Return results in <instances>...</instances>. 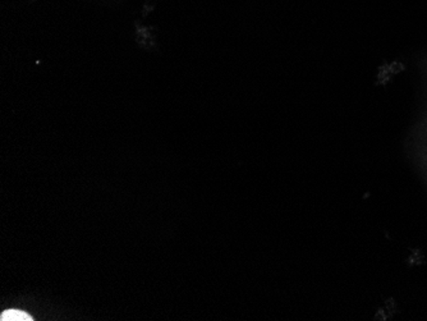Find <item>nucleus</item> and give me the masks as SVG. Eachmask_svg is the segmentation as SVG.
Masks as SVG:
<instances>
[{
  "mask_svg": "<svg viewBox=\"0 0 427 321\" xmlns=\"http://www.w3.org/2000/svg\"><path fill=\"white\" fill-rule=\"evenodd\" d=\"M1 321H32L34 319L26 313V312L19 311V310H7L3 312L0 316Z\"/></svg>",
  "mask_w": 427,
  "mask_h": 321,
  "instance_id": "obj_1",
  "label": "nucleus"
}]
</instances>
